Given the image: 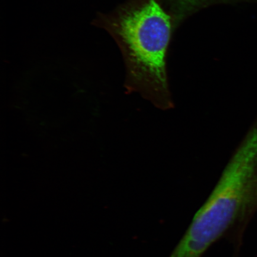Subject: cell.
Listing matches in <instances>:
<instances>
[{"instance_id": "cell-1", "label": "cell", "mask_w": 257, "mask_h": 257, "mask_svg": "<svg viewBox=\"0 0 257 257\" xmlns=\"http://www.w3.org/2000/svg\"><path fill=\"white\" fill-rule=\"evenodd\" d=\"M93 24L108 32L119 47L128 91L159 110H172L168 54L177 25L162 2L127 0L109 14L98 15Z\"/></svg>"}, {"instance_id": "cell-2", "label": "cell", "mask_w": 257, "mask_h": 257, "mask_svg": "<svg viewBox=\"0 0 257 257\" xmlns=\"http://www.w3.org/2000/svg\"><path fill=\"white\" fill-rule=\"evenodd\" d=\"M257 199V130H250L169 257H201L248 216Z\"/></svg>"}, {"instance_id": "cell-3", "label": "cell", "mask_w": 257, "mask_h": 257, "mask_svg": "<svg viewBox=\"0 0 257 257\" xmlns=\"http://www.w3.org/2000/svg\"><path fill=\"white\" fill-rule=\"evenodd\" d=\"M176 25L201 10L209 6L220 4H236L240 3H257V0H160Z\"/></svg>"}]
</instances>
